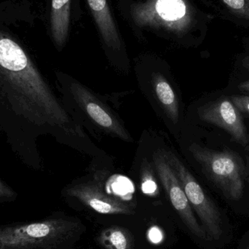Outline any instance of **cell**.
<instances>
[{
	"instance_id": "obj_17",
	"label": "cell",
	"mask_w": 249,
	"mask_h": 249,
	"mask_svg": "<svg viewBox=\"0 0 249 249\" xmlns=\"http://www.w3.org/2000/svg\"><path fill=\"white\" fill-rule=\"evenodd\" d=\"M17 193L5 182L0 179V201H13L17 198Z\"/></svg>"
},
{
	"instance_id": "obj_10",
	"label": "cell",
	"mask_w": 249,
	"mask_h": 249,
	"mask_svg": "<svg viewBox=\"0 0 249 249\" xmlns=\"http://www.w3.org/2000/svg\"><path fill=\"white\" fill-rule=\"evenodd\" d=\"M87 1L104 42L112 49H121V36L107 0H87Z\"/></svg>"
},
{
	"instance_id": "obj_13",
	"label": "cell",
	"mask_w": 249,
	"mask_h": 249,
	"mask_svg": "<svg viewBox=\"0 0 249 249\" xmlns=\"http://www.w3.org/2000/svg\"><path fill=\"white\" fill-rule=\"evenodd\" d=\"M98 242L105 249H132L133 247L131 234L118 226L104 230L98 238Z\"/></svg>"
},
{
	"instance_id": "obj_3",
	"label": "cell",
	"mask_w": 249,
	"mask_h": 249,
	"mask_svg": "<svg viewBox=\"0 0 249 249\" xmlns=\"http://www.w3.org/2000/svg\"><path fill=\"white\" fill-rule=\"evenodd\" d=\"M189 151L207 178L226 198L238 200L244 195L247 167L238 152L225 148L216 151L196 143Z\"/></svg>"
},
{
	"instance_id": "obj_16",
	"label": "cell",
	"mask_w": 249,
	"mask_h": 249,
	"mask_svg": "<svg viewBox=\"0 0 249 249\" xmlns=\"http://www.w3.org/2000/svg\"><path fill=\"white\" fill-rule=\"evenodd\" d=\"M231 101L241 113L249 115V96L247 95H232Z\"/></svg>"
},
{
	"instance_id": "obj_9",
	"label": "cell",
	"mask_w": 249,
	"mask_h": 249,
	"mask_svg": "<svg viewBox=\"0 0 249 249\" xmlns=\"http://www.w3.org/2000/svg\"><path fill=\"white\" fill-rule=\"evenodd\" d=\"M67 196L77 198L92 210L106 215H130L134 209L126 202L109 196L93 181L74 184L66 190Z\"/></svg>"
},
{
	"instance_id": "obj_11",
	"label": "cell",
	"mask_w": 249,
	"mask_h": 249,
	"mask_svg": "<svg viewBox=\"0 0 249 249\" xmlns=\"http://www.w3.org/2000/svg\"><path fill=\"white\" fill-rule=\"evenodd\" d=\"M71 0H52L51 29L55 46L61 49L68 38Z\"/></svg>"
},
{
	"instance_id": "obj_6",
	"label": "cell",
	"mask_w": 249,
	"mask_h": 249,
	"mask_svg": "<svg viewBox=\"0 0 249 249\" xmlns=\"http://www.w3.org/2000/svg\"><path fill=\"white\" fill-rule=\"evenodd\" d=\"M153 163L162 187L184 225L195 236L200 239H209L204 228L197 222L187 196L162 151L155 152Z\"/></svg>"
},
{
	"instance_id": "obj_5",
	"label": "cell",
	"mask_w": 249,
	"mask_h": 249,
	"mask_svg": "<svg viewBox=\"0 0 249 249\" xmlns=\"http://www.w3.org/2000/svg\"><path fill=\"white\" fill-rule=\"evenodd\" d=\"M179 181L192 209L200 219L209 240H219L224 232L222 214L214 202L179 158L171 151H162Z\"/></svg>"
},
{
	"instance_id": "obj_1",
	"label": "cell",
	"mask_w": 249,
	"mask_h": 249,
	"mask_svg": "<svg viewBox=\"0 0 249 249\" xmlns=\"http://www.w3.org/2000/svg\"><path fill=\"white\" fill-rule=\"evenodd\" d=\"M71 119L26 50L0 29V133L28 168L39 170L41 136L69 133Z\"/></svg>"
},
{
	"instance_id": "obj_12",
	"label": "cell",
	"mask_w": 249,
	"mask_h": 249,
	"mask_svg": "<svg viewBox=\"0 0 249 249\" xmlns=\"http://www.w3.org/2000/svg\"><path fill=\"white\" fill-rule=\"evenodd\" d=\"M152 86L155 97L167 117L173 124H177L179 119V105L172 86L160 73L152 74Z\"/></svg>"
},
{
	"instance_id": "obj_8",
	"label": "cell",
	"mask_w": 249,
	"mask_h": 249,
	"mask_svg": "<svg viewBox=\"0 0 249 249\" xmlns=\"http://www.w3.org/2000/svg\"><path fill=\"white\" fill-rule=\"evenodd\" d=\"M73 99L88 118L102 130L123 140L131 139L121 121L90 90L77 82L70 84Z\"/></svg>"
},
{
	"instance_id": "obj_21",
	"label": "cell",
	"mask_w": 249,
	"mask_h": 249,
	"mask_svg": "<svg viewBox=\"0 0 249 249\" xmlns=\"http://www.w3.org/2000/svg\"><path fill=\"white\" fill-rule=\"evenodd\" d=\"M247 249H249V242L248 247H247Z\"/></svg>"
},
{
	"instance_id": "obj_20",
	"label": "cell",
	"mask_w": 249,
	"mask_h": 249,
	"mask_svg": "<svg viewBox=\"0 0 249 249\" xmlns=\"http://www.w3.org/2000/svg\"><path fill=\"white\" fill-rule=\"evenodd\" d=\"M247 176H248V177H249V160L248 161V165H247Z\"/></svg>"
},
{
	"instance_id": "obj_14",
	"label": "cell",
	"mask_w": 249,
	"mask_h": 249,
	"mask_svg": "<svg viewBox=\"0 0 249 249\" xmlns=\"http://www.w3.org/2000/svg\"><path fill=\"white\" fill-rule=\"evenodd\" d=\"M141 180L142 187L145 193L152 194L156 191L158 185L155 181L153 169L151 164L146 160L143 161L141 167Z\"/></svg>"
},
{
	"instance_id": "obj_18",
	"label": "cell",
	"mask_w": 249,
	"mask_h": 249,
	"mask_svg": "<svg viewBox=\"0 0 249 249\" xmlns=\"http://www.w3.org/2000/svg\"><path fill=\"white\" fill-rule=\"evenodd\" d=\"M238 88L241 92L249 93V80L240 83V84L238 85Z\"/></svg>"
},
{
	"instance_id": "obj_4",
	"label": "cell",
	"mask_w": 249,
	"mask_h": 249,
	"mask_svg": "<svg viewBox=\"0 0 249 249\" xmlns=\"http://www.w3.org/2000/svg\"><path fill=\"white\" fill-rule=\"evenodd\" d=\"M133 23L141 28L183 36L193 29L196 11L189 0H145L130 7Z\"/></svg>"
},
{
	"instance_id": "obj_7",
	"label": "cell",
	"mask_w": 249,
	"mask_h": 249,
	"mask_svg": "<svg viewBox=\"0 0 249 249\" xmlns=\"http://www.w3.org/2000/svg\"><path fill=\"white\" fill-rule=\"evenodd\" d=\"M198 115L203 122L222 128L231 136V141L246 147L249 135L242 115L229 96H221L198 109Z\"/></svg>"
},
{
	"instance_id": "obj_2",
	"label": "cell",
	"mask_w": 249,
	"mask_h": 249,
	"mask_svg": "<svg viewBox=\"0 0 249 249\" xmlns=\"http://www.w3.org/2000/svg\"><path fill=\"white\" fill-rule=\"evenodd\" d=\"M80 223L49 219L0 227V249H62L80 232Z\"/></svg>"
},
{
	"instance_id": "obj_15",
	"label": "cell",
	"mask_w": 249,
	"mask_h": 249,
	"mask_svg": "<svg viewBox=\"0 0 249 249\" xmlns=\"http://www.w3.org/2000/svg\"><path fill=\"white\" fill-rule=\"evenodd\" d=\"M220 1L235 16L249 20V0H220Z\"/></svg>"
},
{
	"instance_id": "obj_19",
	"label": "cell",
	"mask_w": 249,
	"mask_h": 249,
	"mask_svg": "<svg viewBox=\"0 0 249 249\" xmlns=\"http://www.w3.org/2000/svg\"><path fill=\"white\" fill-rule=\"evenodd\" d=\"M242 65L246 70H248L249 71V55L248 56L245 57V58L243 59L242 61Z\"/></svg>"
}]
</instances>
